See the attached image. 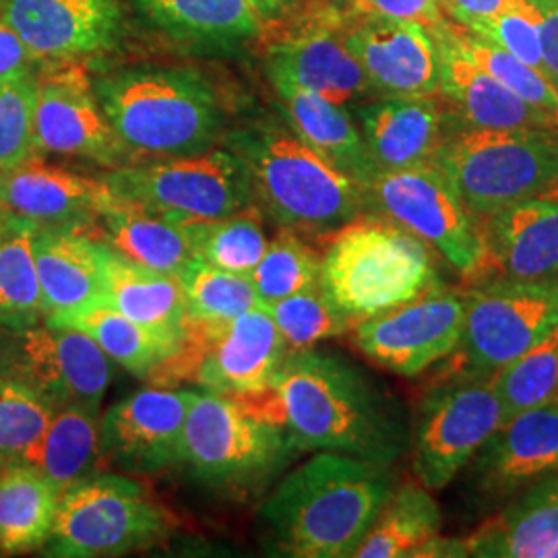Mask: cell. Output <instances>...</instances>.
Instances as JSON below:
<instances>
[{"label": "cell", "mask_w": 558, "mask_h": 558, "mask_svg": "<svg viewBox=\"0 0 558 558\" xmlns=\"http://www.w3.org/2000/svg\"><path fill=\"white\" fill-rule=\"evenodd\" d=\"M101 242L145 267L177 276L195 257L186 223L110 195L96 220Z\"/></svg>", "instance_id": "29"}, {"label": "cell", "mask_w": 558, "mask_h": 558, "mask_svg": "<svg viewBox=\"0 0 558 558\" xmlns=\"http://www.w3.org/2000/svg\"><path fill=\"white\" fill-rule=\"evenodd\" d=\"M100 458V418L83 405H64L54 412L40 449L32 465H36L60 493L92 474Z\"/></svg>", "instance_id": "35"}, {"label": "cell", "mask_w": 558, "mask_h": 558, "mask_svg": "<svg viewBox=\"0 0 558 558\" xmlns=\"http://www.w3.org/2000/svg\"><path fill=\"white\" fill-rule=\"evenodd\" d=\"M294 453L286 433L244 401L205 391L189 410L180 465L209 488L244 497L263 490Z\"/></svg>", "instance_id": "7"}, {"label": "cell", "mask_w": 558, "mask_h": 558, "mask_svg": "<svg viewBox=\"0 0 558 558\" xmlns=\"http://www.w3.org/2000/svg\"><path fill=\"white\" fill-rule=\"evenodd\" d=\"M557 325L558 279L500 278L470 290L456 350L461 371L495 375Z\"/></svg>", "instance_id": "12"}, {"label": "cell", "mask_w": 558, "mask_h": 558, "mask_svg": "<svg viewBox=\"0 0 558 558\" xmlns=\"http://www.w3.org/2000/svg\"><path fill=\"white\" fill-rule=\"evenodd\" d=\"M548 558H558V542L550 548V553H548Z\"/></svg>", "instance_id": "53"}, {"label": "cell", "mask_w": 558, "mask_h": 558, "mask_svg": "<svg viewBox=\"0 0 558 558\" xmlns=\"http://www.w3.org/2000/svg\"><path fill=\"white\" fill-rule=\"evenodd\" d=\"M98 255L100 299L156 338L179 345L186 317L179 278L135 263L100 239Z\"/></svg>", "instance_id": "26"}, {"label": "cell", "mask_w": 558, "mask_h": 558, "mask_svg": "<svg viewBox=\"0 0 558 558\" xmlns=\"http://www.w3.org/2000/svg\"><path fill=\"white\" fill-rule=\"evenodd\" d=\"M366 191V209L426 242L461 278L488 269L482 221L463 205L435 163L379 172Z\"/></svg>", "instance_id": "10"}, {"label": "cell", "mask_w": 558, "mask_h": 558, "mask_svg": "<svg viewBox=\"0 0 558 558\" xmlns=\"http://www.w3.org/2000/svg\"><path fill=\"white\" fill-rule=\"evenodd\" d=\"M433 163L482 221L558 191V124L478 129L453 114Z\"/></svg>", "instance_id": "6"}, {"label": "cell", "mask_w": 558, "mask_h": 558, "mask_svg": "<svg viewBox=\"0 0 558 558\" xmlns=\"http://www.w3.org/2000/svg\"><path fill=\"white\" fill-rule=\"evenodd\" d=\"M502 424L521 412L558 399V325L527 352L495 373Z\"/></svg>", "instance_id": "40"}, {"label": "cell", "mask_w": 558, "mask_h": 558, "mask_svg": "<svg viewBox=\"0 0 558 558\" xmlns=\"http://www.w3.org/2000/svg\"><path fill=\"white\" fill-rule=\"evenodd\" d=\"M96 228H40L34 259L44 319H54L100 296V255Z\"/></svg>", "instance_id": "28"}, {"label": "cell", "mask_w": 558, "mask_h": 558, "mask_svg": "<svg viewBox=\"0 0 558 558\" xmlns=\"http://www.w3.org/2000/svg\"><path fill=\"white\" fill-rule=\"evenodd\" d=\"M0 17L38 60L89 57L119 34L114 0H4Z\"/></svg>", "instance_id": "20"}, {"label": "cell", "mask_w": 558, "mask_h": 558, "mask_svg": "<svg viewBox=\"0 0 558 558\" xmlns=\"http://www.w3.org/2000/svg\"><path fill=\"white\" fill-rule=\"evenodd\" d=\"M320 255V288L354 325L437 286L433 248L379 214L343 223Z\"/></svg>", "instance_id": "5"}, {"label": "cell", "mask_w": 558, "mask_h": 558, "mask_svg": "<svg viewBox=\"0 0 558 558\" xmlns=\"http://www.w3.org/2000/svg\"><path fill=\"white\" fill-rule=\"evenodd\" d=\"M440 9L447 20L468 27L474 21L488 20L499 15L500 11L518 4L521 0H439Z\"/></svg>", "instance_id": "49"}, {"label": "cell", "mask_w": 558, "mask_h": 558, "mask_svg": "<svg viewBox=\"0 0 558 558\" xmlns=\"http://www.w3.org/2000/svg\"><path fill=\"white\" fill-rule=\"evenodd\" d=\"M34 141L38 154L101 166H120L126 156L80 69H54L38 77Z\"/></svg>", "instance_id": "17"}, {"label": "cell", "mask_w": 558, "mask_h": 558, "mask_svg": "<svg viewBox=\"0 0 558 558\" xmlns=\"http://www.w3.org/2000/svg\"><path fill=\"white\" fill-rule=\"evenodd\" d=\"M60 490L32 463L0 468V553L44 548L57 518Z\"/></svg>", "instance_id": "30"}, {"label": "cell", "mask_w": 558, "mask_h": 558, "mask_svg": "<svg viewBox=\"0 0 558 558\" xmlns=\"http://www.w3.org/2000/svg\"><path fill=\"white\" fill-rule=\"evenodd\" d=\"M34 234V226L13 218L0 226V329L7 331H21L44 320Z\"/></svg>", "instance_id": "36"}, {"label": "cell", "mask_w": 558, "mask_h": 558, "mask_svg": "<svg viewBox=\"0 0 558 558\" xmlns=\"http://www.w3.org/2000/svg\"><path fill=\"white\" fill-rule=\"evenodd\" d=\"M108 186L36 158L0 172L7 218L40 228H96Z\"/></svg>", "instance_id": "21"}, {"label": "cell", "mask_w": 558, "mask_h": 558, "mask_svg": "<svg viewBox=\"0 0 558 558\" xmlns=\"http://www.w3.org/2000/svg\"><path fill=\"white\" fill-rule=\"evenodd\" d=\"M463 323L465 292L437 283L405 304L356 323L352 341L383 368L399 377H418L433 364L453 356Z\"/></svg>", "instance_id": "14"}, {"label": "cell", "mask_w": 558, "mask_h": 558, "mask_svg": "<svg viewBox=\"0 0 558 558\" xmlns=\"http://www.w3.org/2000/svg\"><path fill=\"white\" fill-rule=\"evenodd\" d=\"M101 182L110 195L180 223L218 220L255 205L251 174L232 149L122 163Z\"/></svg>", "instance_id": "9"}, {"label": "cell", "mask_w": 558, "mask_h": 558, "mask_svg": "<svg viewBox=\"0 0 558 558\" xmlns=\"http://www.w3.org/2000/svg\"><path fill=\"white\" fill-rule=\"evenodd\" d=\"M502 424L495 375L459 371L420 403L412 437V470L428 490H440Z\"/></svg>", "instance_id": "11"}, {"label": "cell", "mask_w": 558, "mask_h": 558, "mask_svg": "<svg viewBox=\"0 0 558 558\" xmlns=\"http://www.w3.org/2000/svg\"><path fill=\"white\" fill-rule=\"evenodd\" d=\"M244 161L255 203L279 228L331 234L366 211V191L294 133L283 117L253 120L226 135Z\"/></svg>", "instance_id": "3"}, {"label": "cell", "mask_w": 558, "mask_h": 558, "mask_svg": "<svg viewBox=\"0 0 558 558\" xmlns=\"http://www.w3.org/2000/svg\"><path fill=\"white\" fill-rule=\"evenodd\" d=\"M468 484L486 499H509L558 472V399L507 420L468 461Z\"/></svg>", "instance_id": "18"}, {"label": "cell", "mask_w": 558, "mask_h": 558, "mask_svg": "<svg viewBox=\"0 0 558 558\" xmlns=\"http://www.w3.org/2000/svg\"><path fill=\"white\" fill-rule=\"evenodd\" d=\"M2 4H4V0H0V9H2Z\"/></svg>", "instance_id": "56"}, {"label": "cell", "mask_w": 558, "mask_h": 558, "mask_svg": "<svg viewBox=\"0 0 558 558\" xmlns=\"http://www.w3.org/2000/svg\"><path fill=\"white\" fill-rule=\"evenodd\" d=\"M96 98L126 154L174 158L199 154L223 133L214 87L186 69H126L94 85Z\"/></svg>", "instance_id": "4"}, {"label": "cell", "mask_w": 558, "mask_h": 558, "mask_svg": "<svg viewBox=\"0 0 558 558\" xmlns=\"http://www.w3.org/2000/svg\"><path fill=\"white\" fill-rule=\"evenodd\" d=\"M341 36L375 96H439L437 44L424 25L359 13Z\"/></svg>", "instance_id": "16"}, {"label": "cell", "mask_w": 558, "mask_h": 558, "mask_svg": "<svg viewBox=\"0 0 558 558\" xmlns=\"http://www.w3.org/2000/svg\"><path fill=\"white\" fill-rule=\"evenodd\" d=\"M558 542V500L519 499L465 538L478 558H548Z\"/></svg>", "instance_id": "33"}, {"label": "cell", "mask_w": 558, "mask_h": 558, "mask_svg": "<svg viewBox=\"0 0 558 558\" xmlns=\"http://www.w3.org/2000/svg\"><path fill=\"white\" fill-rule=\"evenodd\" d=\"M38 100V77L25 73L0 83V172L38 156L34 119Z\"/></svg>", "instance_id": "44"}, {"label": "cell", "mask_w": 558, "mask_h": 558, "mask_svg": "<svg viewBox=\"0 0 558 558\" xmlns=\"http://www.w3.org/2000/svg\"><path fill=\"white\" fill-rule=\"evenodd\" d=\"M465 558L468 555V544L465 538H442V536H435V538L424 542L420 548L414 550L412 558Z\"/></svg>", "instance_id": "50"}, {"label": "cell", "mask_w": 558, "mask_h": 558, "mask_svg": "<svg viewBox=\"0 0 558 558\" xmlns=\"http://www.w3.org/2000/svg\"><path fill=\"white\" fill-rule=\"evenodd\" d=\"M356 13H371L391 20L414 21L426 29H435L447 20L439 0H356Z\"/></svg>", "instance_id": "46"}, {"label": "cell", "mask_w": 558, "mask_h": 558, "mask_svg": "<svg viewBox=\"0 0 558 558\" xmlns=\"http://www.w3.org/2000/svg\"><path fill=\"white\" fill-rule=\"evenodd\" d=\"M239 399L279 426L294 451H333L393 465L410 447L396 398L331 352H288L269 387Z\"/></svg>", "instance_id": "1"}, {"label": "cell", "mask_w": 558, "mask_h": 558, "mask_svg": "<svg viewBox=\"0 0 558 558\" xmlns=\"http://www.w3.org/2000/svg\"><path fill=\"white\" fill-rule=\"evenodd\" d=\"M396 488L391 465L323 451L279 482L260 525L283 557H354Z\"/></svg>", "instance_id": "2"}, {"label": "cell", "mask_w": 558, "mask_h": 558, "mask_svg": "<svg viewBox=\"0 0 558 558\" xmlns=\"http://www.w3.org/2000/svg\"><path fill=\"white\" fill-rule=\"evenodd\" d=\"M177 278L189 319L226 323L260 306L248 276L226 271L199 257L189 260Z\"/></svg>", "instance_id": "39"}, {"label": "cell", "mask_w": 558, "mask_h": 558, "mask_svg": "<svg viewBox=\"0 0 558 558\" xmlns=\"http://www.w3.org/2000/svg\"><path fill=\"white\" fill-rule=\"evenodd\" d=\"M260 306L311 290L320 283V257L299 232L279 228L265 255L248 274Z\"/></svg>", "instance_id": "41"}, {"label": "cell", "mask_w": 558, "mask_h": 558, "mask_svg": "<svg viewBox=\"0 0 558 558\" xmlns=\"http://www.w3.org/2000/svg\"><path fill=\"white\" fill-rule=\"evenodd\" d=\"M0 368L29 383L57 410L83 405L100 414L112 360L80 329L40 320L21 331L0 329Z\"/></svg>", "instance_id": "13"}, {"label": "cell", "mask_w": 558, "mask_h": 558, "mask_svg": "<svg viewBox=\"0 0 558 558\" xmlns=\"http://www.w3.org/2000/svg\"><path fill=\"white\" fill-rule=\"evenodd\" d=\"M267 75L313 92L339 106H352L375 96L359 60L348 50L341 29L308 25L296 34L271 44Z\"/></svg>", "instance_id": "24"}, {"label": "cell", "mask_w": 558, "mask_h": 558, "mask_svg": "<svg viewBox=\"0 0 558 558\" xmlns=\"http://www.w3.org/2000/svg\"><path fill=\"white\" fill-rule=\"evenodd\" d=\"M288 345L265 306L226 320L201 360L195 383L203 391L239 398L271 385Z\"/></svg>", "instance_id": "23"}, {"label": "cell", "mask_w": 558, "mask_h": 558, "mask_svg": "<svg viewBox=\"0 0 558 558\" xmlns=\"http://www.w3.org/2000/svg\"><path fill=\"white\" fill-rule=\"evenodd\" d=\"M463 29L476 34L484 40L493 41L505 52L536 66L544 73L539 15L532 0H521L518 4L500 11L499 15L474 21Z\"/></svg>", "instance_id": "45"}, {"label": "cell", "mask_w": 558, "mask_h": 558, "mask_svg": "<svg viewBox=\"0 0 558 558\" xmlns=\"http://www.w3.org/2000/svg\"><path fill=\"white\" fill-rule=\"evenodd\" d=\"M265 308L276 320L288 352L311 350L323 339L338 338L354 329V323L339 313L336 304L323 292L320 283Z\"/></svg>", "instance_id": "42"}, {"label": "cell", "mask_w": 558, "mask_h": 558, "mask_svg": "<svg viewBox=\"0 0 558 558\" xmlns=\"http://www.w3.org/2000/svg\"><path fill=\"white\" fill-rule=\"evenodd\" d=\"M542 29V64L558 92V0H532Z\"/></svg>", "instance_id": "48"}, {"label": "cell", "mask_w": 558, "mask_h": 558, "mask_svg": "<svg viewBox=\"0 0 558 558\" xmlns=\"http://www.w3.org/2000/svg\"><path fill=\"white\" fill-rule=\"evenodd\" d=\"M279 112L294 133L339 172L366 189L377 177L354 114L336 101L300 89L286 81H271Z\"/></svg>", "instance_id": "27"}, {"label": "cell", "mask_w": 558, "mask_h": 558, "mask_svg": "<svg viewBox=\"0 0 558 558\" xmlns=\"http://www.w3.org/2000/svg\"><path fill=\"white\" fill-rule=\"evenodd\" d=\"M519 499L558 500V472L539 480L538 484L530 486L527 490H523Z\"/></svg>", "instance_id": "51"}, {"label": "cell", "mask_w": 558, "mask_h": 558, "mask_svg": "<svg viewBox=\"0 0 558 558\" xmlns=\"http://www.w3.org/2000/svg\"><path fill=\"white\" fill-rule=\"evenodd\" d=\"M255 4L259 7L260 15L265 20H271L283 15L294 4V0H255Z\"/></svg>", "instance_id": "52"}, {"label": "cell", "mask_w": 558, "mask_h": 558, "mask_svg": "<svg viewBox=\"0 0 558 558\" xmlns=\"http://www.w3.org/2000/svg\"><path fill=\"white\" fill-rule=\"evenodd\" d=\"M163 29L207 44H232L257 36L265 17L255 0H141Z\"/></svg>", "instance_id": "32"}, {"label": "cell", "mask_w": 558, "mask_h": 558, "mask_svg": "<svg viewBox=\"0 0 558 558\" xmlns=\"http://www.w3.org/2000/svg\"><path fill=\"white\" fill-rule=\"evenodd\" d=\"M199 391L149 387L120 399L100 418V458L129 476L177 468L189 410Z\"/></svg>", "instance_id": "15"}, {"label": "cell", "mask_w": 558, "mask_h": 558, "mask_svg": "<svg viewBox=\"0 0 558 558\" xmlns=\"http://www.w3.org/2000/svg\"><path fill=\"white\" fill-rule=\"evenodd\" d=\"M172 532V519L140 482L120 474H89L60 493L44 555L122 557L149 548Z\"/></svg>", "instance_id": "8"}, {"label": "cell", "mask_w": 558, "mask_h": 558, "mask_svg": "<svg viewBox=\"0 0 558 558\" xmlns=\"http://www.w3.org/2000/svg\"><path fill=\"white\" fill-rule=\"evenodd\" d=\"M430 34L439 54V96L463 124L478 129L558 124L519 100L461 48L458 23L445 20Z\"/></svg>", "instance_id": "22"}, {"label": "cell", "mask_w": 558, "mask_h": 558, "mask_svg": "<svg viewBox=\"0 0 558 558\" xmlns=\"http://www.w3.org/2000/svg\"><path fill=\"white\" fill-rule=\"evenodd\" d=\"M333 2H350V4H354L356 0H333Z\"/></svg>", "instance_id": "55"}, {"label": "cell", "mask_w": 558, "mask_h": 558, "mask_svg": "<svg viewBox=\"0 0 558 558\" xmlns=\"http://www.w3.org/2000/svg\"><path fill=\"white\" fill-rule=\"evenodd\" d=\"M36 62L38 59L21 40L17 32L0 17V83L34 73Z\"/></svg>", "instance_id": "47"}, {"label": "cell", "mask_w": 558, "mask_h": 558, "mask_svg": "<svg viewBox=\"0 0 558 558\" xmlns=\"http://www.w3.org/2000/svg\"><path fill=\"white\" fill-rule=\"evenodd\" d=\"M458 40L461 48L478 62L480 66L515 94L519 100L534 106L539 112L558 122V92L553 81L536 66L515 59L493 41L484 40L476 34L458 25Z\"/></svg>", "instance_id": "43"}, {"label": "cell", "mask_w": 558, "mask_h": 558, "mask_svg": "<svg viewBox=\"0 0 558 558\" xmlns=\"http://www.w3.org/2000/svg\"><path fill=\"white\" fill-rule=\"evenodd\" d=\"M4 220H7V216H4V211H2V207H0V226L4 223Z\"/></svg>", "instance_id": "54"}, {"label": "cell", "mask_w": 558, "mask_h": 558, "mask_svg": "<svg viewBox=\"0 0 558 558\" xmlns=\"http://www.w3.org/2000/svg\"><path fill=\"white\" fill-rule=\"evenodd\" d=\"M54 412L38 389L0 368V468L34 463Z\"/></svg>", "instance_id": "38"}, {"label": "cell", "mask_w": 558, "mask_h": 558, "mask_svg": "<svg viewBox=\"0 0 558 558\" xmlns=\"http://www.w3.org/2000/svg\"><path fill=\"white\" fill-rule=\"evenodd\" d=\"M44 320L59 327L80 329L100 345L101 352L108 359L141 379H147V375L161 360L168 359L177 350V345L156 338L145 327L112 308L100 296L85 302L75 311Z\"/></svg>", "instance_id": "31"}, {"label": "cell", "mask_w": 558, "mask_h": 558, "mask_svg": "<svg viewBox=\"0 0 558 558\" xmlns=\"http://www.w3.org/2000/svg\"><path fill=\"white\" fill-rule=\"evenodd\" d=\"M186 232L195 257L242 276L257 267L269 244L257 203L226 218L186 223Z\"/></svg>", "instance_id": "37"}, {"label": "cell", "mask_w": 558, "mask_h": 558, "mask_svg": "<svg viewBox=\"0 0 558 558\" xmlns=\"http://www.w3.org/2000/svg\"><path fill=\"white\" fill-rule=\"evenodd\" d=\"M440 525L442 513L430 490L422 484H401L383 507L354 557H412L424 542L439 536Z\"/></svg>", "instance_id": "34"}, {"label": "cell", "mask_w": 558, "mask_h": 558, "mask_svg": "<svg viewBox=\"0 0 558 558\" xmlns=\"http://www.w3.org/2000/svg\"><path fill=\"white\" fill-rule=\"evenodd\" d=\"M482 232L500 278L558 279V191L495 211Z\"/></svg>", "instance_id": "25"}, {"label": "cell", "mask_w": 558, "mask_h": 558, "mask_svg": "<svg viewBox=\"0 0 558 558\" xmlns=\"http://www.w3.org/2000/svg\"><path fill=\"white\" fill-rule=\"evenodd\" d=\"M352 114L377 174L433 163L453 122V112L440 96H377L356 104Z\"/></svg>", "instance_id": "19"}]
</instances>
